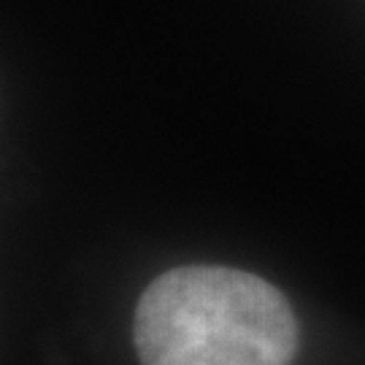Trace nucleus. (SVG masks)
<instances>
[{
    "instance_id": "1",
    "label": "nucleus",
    "mask_w": 365,
    "mask_h": 365,
    "mask_svg": "<svg viewBox=\"0 0 365 365\" xmlns=\"http://www.w3.org/2000/svg\"><path fill=\"white\" fill-rule=\"evenodd\" d=\"M141 365H292L298 319L265 279L222 265L157 276L135 309Z\"/></svg>"
}]
</instances>
